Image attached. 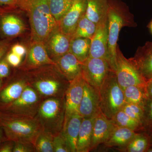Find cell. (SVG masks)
<instances>
[{
    "label": "cell",
    "instance_id": "cell-1",
    "mask_svg": "<svg viewBox=\"0 0 152 152\" xmlns=\"http://www.w3.org/2000/svg\"><path fill=\"white\" fill-rule=\"evenodd\" d=\"M108 62L115 72L120 31L124 27L135 28L137 24L129 7L122 0H108Z\"/></svg>",
    "mask_w": 152,
    "mask_h": 152
},
{
    "label": "cell",
    "instance_id": "cell-2",
    "mask_svg": "<svg viewBox=\"0 0 152 152\" xmlns=\"http://www.w3.org/2000/svg\"><path fill=\"white\" fill-rule=\"evenodd\" d=\"M16 6L28 15L33 41L45 43L58 24L52 15L48 0H18Z\"/></svg>",
    "mask_w": 152,
    "mask_h": 152
},
{
    "label": "cell",
    "instance_id": "cell-3",
    "mask_svg": "<svg viewBox=\"0 0 152 152\" xmlns=\"http://www.w3.org/2000/svg\"><path fill=\"white\" fill-rule=\"evenodd\" d=\"M0 125L8 140L33 144L42 129L34 117L0 111Z\"/></svg>",
    "mask_w": 152,
    "mask_h": 152
},
{
    "label": "cell",
    "instance_id": "cell-4",
    "mask_svg": "<svg viewBox=\"0 0 152 152\" xmlns=\"http://www.w3.org/2000/svg\"><path fill=\"white\" fill-rule=\"evenodd\" d=\"M65 115V97L50 98L42 101L34 118L42 130L55 137L62 131Z\"/></svg>",
    "mask_w": 152,
    "mask_h": 152
},
{
    "label": "cell",
    "instance_id": "cell-5",
    "mask_svg": "<svg viewBox=\"0 0 152 152\" xmlns=\"http://www.w3.org/2000/svg\"><path fill=\"white\" fill-rule=\"evenodd\" d=\"M100 108L111 119L126 103L124 91L117 81L115 72L111 71L99 90Z\"/></svg>",
    "mask_w": 152,
    "mask_h": 152
},
{
    "label": "cell",
    "instance_id": "cell-6",
    "mask_svg": "<svg viewBox=\"0 0 152 152\" xmlns=\"http://www.w3.org/2000/svg\"><path fill=\"white\" fill-rule=\"evenodd\" d=\"M39 95L43 100L50 98L65 97L69 84L62 75H38L30 80H26Z\"/></svg>",
    "mask_w": 152,
    "mask_h": 152
},
{
    "label": "cell",
    "instance_id": "cell-7",
    "mask_svg": "<svg viewBox=\"0 0 152 152\" xmlns=\"http://www.w3.org/2000/svg\"><path fill=\"white\" fill-rule=\"evenodd\" d=\"M114 72L117 81L123 90L132 86L145 87L147 80L131 60L124 56L118 45L116 48V69Z\"/></svg>",
    "mask_w": 152,
    "mask_h": 152
},
{
    "label": "cell",
    "instance_id": "cell-8",
    "mask_svg": "<svg viewBox=\"0 0 152 152\" xmlns=\"http://www.w3.org/2000/svg\"><path fill=\"white\" fill-rule=\"evenodd\" d=\"M43 100L36 90L28 86L19 98L0 111L34 117Z\"/></svg>",
    "mask_w": 152,
    "mask_h": 152
},
{
    "label": "cell",
    "instance_id": "cell-9",
    "mask_svg": "<svg viewBox=\"0 0 152 152\" xmlns=\"http://www.w3.org/2000/svg\"><path fill=\"white\" fill-rule=\"evenodd\" d=\"M111 70L108 62L104 59L88 57L82 63L83 79L98 90Z\"/></svg>",
    "mask_w": 152,
    "mask_h": 152
},
{
    "label": "cell",
    "instance_id": "cell-10",
    "mask_svg": "<svg viewBox=\"0 0 152 152\" xmlns=\"http://www.w3.org/2000/svg\"><path fill=\"white\" fill-rule=\"evenodd\" d=\"M85 82L81 75L69 82L65 95L64 122L72 116L79 114V107L83 94Z\"/></svg>",
    "mask_w": 152,
    "mask_h": 152
},
{
    "label": "cell",
    "instance_id": "cell-11",
    "mask_svg": "<svg viewBox=\"0 0 152 152\" xmlns=\"http://www.w3.org/2000/svg\"><path fill=\"white\" fill-rule=\"evenodd\" d=\"M71 39L70 36L63 32L58 24L44 43L52 59L56 61L69 52Z\"/></svg>",
    "mask_w": 152,
    "mask_h": 152
},
{
    "label": "cell",
    "instance_id": "cell-12",
    "mask_svg": "<svg viewBox=\"0 0 152 152\" xmlns=\"http://www.w3.org/2000/svg\"><path fill=\"white\" fill-rule=\"evenodd\" d=\"M87 0H76L59 22L63 33L72 37L80 19L86 12Z\"/></svg>",
    "mask_w": 152,
    "mask_h": 152
},
{
    "label": "cell",
    "instance_id": "cell-13",
    "mask_svg": "<svg viewBox=\"0 0 152 152\" xmlns=\"http://www.w3.org/2000/svg\"><path fill=\"white\" fill-rule=\"evenodd\" d=\"M116 126L100 111L94 116L91 151L107 140Z\"/></svg>",
    "mask_w": 152,
    "mask_h": 152
},
{
    "label": "cell",
    "instance_id": "cell-14",
    "mask_svg": "<svg viewBox=\"0 0 152 152\" xmlns=\"http://www.w3.org/2000/svg\"><path fill=\"white\" fill-rule=\"evenodd\" d=\"M100 111L99 90L85 82L79 115L83 118H92Z\"/></svg>",
    "mask_w": 152,
    "mask_h": 152
},
{
    "label": "cell",
    "instance_id": "cell-15",
    "mask_svg": "<svg viewBox=\"0 0 152 152\" xmlns=\"http://www.w3.org/2000/svg\"><path fill=\"white\" fill-rule=\"evenodd\" d=\"M107 20L97 25L96 30L91 39L89 57L104 59L108 62Z\"/></svg>",
    "mask_w": 152,
    "mask_h": 152
},
{
    "label": "cell",
    "instance_id": "cell-16",
    "mask_svg": "<svg viewBox=\"0 0 152 152\" xmlns=\"http://www.w3.org/2000/svg\"><path fill=\"white\" fill-rule=\"evenodd\" d=\"M26 64L31 69L56 64L49 56L44 43L33 41L28 51Z\"/></svg>",
    "mask_w": 152,
    "mask_h": 152
},
{
    "label": "cell",
    "instance_id": "cell-17",
    "mask_svg": "<svg viewBox=\"0 0 152 152\" xmlns=\"http://www.w3.org/2000/svg\"><path fill=\"white\" fill-rule=\"evenodd\" d=\"M28 86L23 79H12L4 83L0 88V110L20 96Z\"/></svg>",
    "mask_w": 152,
    "mask_h": 152
},
{
    "label": "cell",
    "instance_id": "cell-18",
    "mask_svg": "<svg viewBox=\"0 0 152 152\" xmlns=\"http://www.w3.org/2000/svg\"><path fill=\"white\" fill-rule=\"evenodd\" d=\"M147 80L152 77V42L139 47L134 56L129 58Z\"/></svg>",
    "mask_w": 152,
    "mask_h": 152
},
{
    "label": "cell",
    "instance_id": "cell-19",
    "mask_svg": "<svg viewBox=\"0 0 152 152\" xmlns=\"http://www.w3.org/2000/svg\"><path fill=\"white\" fill-rule=\"evenodd\" d=\"M55 62L60 73L69 82L81 75L82 63L69 52Z\"/></svg>",
    "mask_w": 152,
    "mask_h": 152
},
{
    "label": "cell",
    "instance_id": "cell-20",
    "mask_svg": "<svg viewBox=\"0 0 152 152\" xmlns=\"http://www.w3.org/2000/svg\"><path fill=\"white\" fill-rule=\"evenodd\" d=\"M108 0H87L85 15L97 25L107 20Z\"/></svg>",
    "mask_w": 152,
    "mask_h": 152
},
{
    "label": "cell",
    "instance_id": "cell-21",
    "mask_svg": "<svg viewBox=\"0 0 152 152\" xmlns=\"http://www.w3.org/2000/svg\"><path fill=\"white\" fill-rule=\"evenodd\" d=\"M83 119L79 114H76L64 123L61 133L69 144L72 152L77 151L78 136Z\"/></svg>",
    "mask_w": 152,
    "mask_h": 152
},
{
    "label": "cell",
    "instance_id": "cell-22",
    "mask_svg": "<svg viewBox=\"0 0 152 152\" xmlns=\"http://www.w3.org/2000/svg\"><path fill=\"white\" fill-rule=\"evenodd\" d=\"M94 118H83L78 136L76 152L91 151Z\"/></svg>",
    "mask_w": 152,
    "mask_h": 152
},
{
    "label": "cell",
    "instance_id": "cell-23",
    "mask_svg": "<svg viewBox=\"0 0 152 152\" xmlns=\"http://www.w3.org/2000/svg\"><path fill=\"white\" fill-rule=\"evenodd\" d=\"M138 133L127 128L116 126L104 144L108 148H121L126 145Z\"/></svg>",
    "mask_w": 152,
    "mask_h": 152
},
{
    "label": "cell",
    "instance_id": "cell-24",
    "mask_svg": "<svg viewBox=\"0 0 152 152\" xmlns=\"http://www.w3.org/2000/svg\"><path fill=\"white\" fill-rule=\"evenodd\" d=\"M0 26L2 32L8 37L21 34L25 29L24 23L21 19L13 14L3 16L1 18Z\"/></svg>",
    "mask_w": 152,
    "mask_h": 152
},
{
    "label": "cell",
    "instance_id": "cell-25",
    "mask_svg": "<svg viewBox=\"0 0 152 152\" xmlns=\"http://www.w3.org/2000/svg\"><path fill=\"white\" fill-rule=\"evenodd\" d=\"M91 39L76 38L71 39L69 52L83 63L89 57Z\"/></svg>",
    "mask_w": 152,
    "mask_h": 152
},
{
    "label": "cell",
    "instance_id": "cell-26",
    "mask_svg": "<svg viewBox=\"0 0 152 152\" xmlns=\"http://www.w3.org/2000/svg\"><path fill=\"white\" fill-rule=\"evenodd\" d=\"M123 91L125 102L126 103L136 104L143 108L148 99L145 87L130 86L125 88Z\"/></svg>",
    "mask_w": 152,
    "mask_h": 152
},
{
    "label": "cell",
    "instance_id": "cell-27",
    "mask_svg": "<svg viewBox=\"0 0 152 152\" xmlns=\"http://www.w3.org/2000/svg\"><path fill=\"white\" fill-rule=\"evenodd\" d=\"M149 148V136L138 133L126 145L118 150L126 152H147Z\"/></svg>",
    "mask_w": 152,
    "mask_h": 152
},
{
    "label": "cell",
    "instance_id": "cell-28",
    "mask_svg": "<svg viewBox=\"0 0 152 152\" xmlns=\"http://www.w3.org/2000/svg\"><path fill=\"white\" fill-rule=\"evenodd\" d=\"M97 25L84 15L79 21L71 39L85 38L91 39L96 30Z\"/></svg>",
    "mask_w": 152,
    "mask_h": 152
},
{
    "label": "cell",
    "instance_id": "cell-29",
    "mask_svg": "<svg viewBox=\"0 0 152 152\" xmlns=\"http://www.w3.org/2000/svg\"><path fill=\"white\" fill-rule=\"evenodd\" d=\"M117 126L127 128L138 132L141 126L138 121L132 118L122 110H120L111 119Z\"/></svg>",
    "mask_w": 152,
    "mask_h": 152
},
{
    "label": "cell",
    "instance_id": "cell-30",
    "mask_svg": "<svg viewBox=\"0 0 152 152\" xmlns=\"http://www.w3.org/2000/svg\"><path fill=\"white\" fill-rule=\"evenodd\" d=\"M52 15L58 23L66 13L73 2L69 0H48Z\"/></svg>",
    "mask_w": 152,
    "mask_h": 152
},
{
    "label": "cell",
    "instance_id": "cell-31",
    "mask_svg": "<svg viewBox=\"0 0 152 152\" xmlns=\"http://www.w3.org/2000/svg\"><path fill=\"white\" fill-rule=\"evenodd\" d=\"M54 137L42 131L38 134L34 143L36 152H54Z\"/></svg>",
    "mask_w": 152,
    "mask_h": 152
},
{
    "label": "cell",
    "instance_id": "cell-32",
    "mask_svg": "<svg viewBox=\"0 0 152 152\" xmlns=\"http://www.w3.org/2000/svg\"><path fill=\"white\" fill-rule=\"evenodd\" d=\"M143 110L140 128L137 133L150 136L152 134V100L148 99Z\"/></svg>",
    "mask_w": 152,
    "mask_h": 152
},
{
    "label": "cell",
    "instance_id": "cell-33",
    "mask_svg": "<svg viewBox=\"0 0 152 152\" xmlns=\"http://www.w3.org/2000/svg\"><path fill=\"white\" fill-rule=\"evenodd\" d=\"M121 110L132 118L138 121L141 124L144 112L143 108L141 106L136 104L126 103Z\"/></svg>",
    "mask_w": 152,
    "mask_h": 152
},
{
    "label": "cell",
    "instance_id": "cell-34",
    "mask_svg": "<svg viewBox=\"0 0 152 152\" xmlns=\"http://www.w3.org/2000/svg\"><path fill=\"white\" fill-rule=\"evenodd\" d=\"M54 152H72L69 144L61 132L53 138Z\"/></svg>",
    "mask_w": 152,
    "mask_h": 152
},
{
    "label": "cell",
    "instance_id": "cell-35",
    "mask_svg": "<svg viewBox=\"0 0 152 152\" xmlns=\"http://www.w3.org/2000/svg\"><path fill=\"white\" fill-rule=\"evenodd\" d=\"M36 152L34 145L25 142H15L13 152Z\"/></svg>",
    "mask_w": 152,
    "mask_h": 152
},
{
    "label": "cell",
    "instance_id": "cell-36",
    "mask_svg": "<svg viewBox=\"0 0 152 152\" xmlns=\"http://www.w3.org/2000/svg\"><path fill=\"white\" fill-rule=\"evenodd\" d=\"M10 66L6 57L0 60V79L2 80L9 77L10 72Z\"/></svg>",
    "mask_w": 152,
    "mask_h": 152
},
{
    "label": "cell",
    "instance_id": "cell-37",
    "mask_svg": "<svg viewBox=\"0 0 152 152\" xmlns=\"http://www.w3.org/2000/svg\"><path fill=\"white\" fill-rule=\"evenodd\" d=\"M6 58L10 65L14 67H16L20 64L22 57L11 51L7 54Z\"/></svg>",
    "mask_w": 152,
    "mask_h": 152
},
{
    "label": "cell",
    "instance_id": "cell-38",
    "mask_svg": "<svg viewBox=\"0 0 152 152\" xmlns=\"http://www.w3.org/2000/svg\"><path fill=\"white\" fill-rule=\"evenodd\" d=\"M15 142L7 140L0 143V152H12L13 151Z\"/></svg>",
    "mask_w": 152,
    "mask_h": 152
},
{
    "label": "cell",
    "instance_id": "cell-39",
    "mask_svg": "<svg viewBox=\"0 0 152 152\" xmlns=\"http://www.w3.org/2000/svg\"><path fill=\"white\" fill-rule=\"evenodd\" d=\"M11 51L23 58L26 53L27 51L26 48L23 45L16 44L12 47Z\"/></svg>",
    "mask_w": 152,
    "mask_h": 152
},
{
    "label": "cell",
    "instance_id": "cell-40",
    "mask_svg": "<svg viewBox=\"0 0 152 152\" xmlns=\"http://www.w3.org/2000/svg\"><path fill=\"white\" fill-rule=\"evenodd\" d=\"M9 46V44L6 42H0V60L2 58L7 51Z\"/></svg>",
    "mask_w": 152,
    "mask_h": 152
},
{
    "label": "cell",
    "instance_id": "cell-41",
    "mask_svg": "<svg viewBox=\"0 0 152 152\" xmlns=\"http://www.w3.org/2000/svg\"><path fill=\"white\" fill-rule=\"evenodd\" d=\"M148 98L152 100V80H147L146 84L145 87Z\"/></svg>",
    "mask_w": 152,
    "mask_h": 152
},
{
    "label": "cell",
    "instance_id": "cell-42",
    "mask_svg": "<svg viewBox=\"0 0 152 152\" xmlns=\"http://www.w3.org/2000/svg\"><path fill=\"white\" fill-rule=\"evenodd\" d=\"M16 3L15 0H0V6L14 7L16 6Z\"/></svg>",
    "mask_w": 152,
    "mask_h": 152
},
{
    "label": "cell",
    "instance_id": "cell-43",
    "mask_svg": "<svg viewBox=\"0 0 152 152\" xmlns=\"http://www.w3.org/2000/svg\"><path fill=\"white\" fill-rule=\"evenodd\" d=\"M8 140L7 137H6L4 132L1 126L0 125V143L2 142Z\"/></svg>",
    "mask_w": 152,
    "mask_h": 152
},
{
    "label": "cell",
    "instance_id": "cell-44",
    "mask_svg": "<svg viewBox=\"0 0 152 152\" xmlns=\"http://www.w3.org/2000/svg\"><path fill=\"white\" fill-rule=\"evenodd\" d=\"M148 28L150 32H151V33L152 34V20H151V21L150 22L148 25Z\"/></svg>",
    "mask_w": 152,
    "mask_h": 152
},
{
    "label": "cell",
    "instance_id": "cell-45",
    "mask_svg": "<svg viewBox=\"0 0 152 152\" xmlns=\"http://www.w3.org/2000/svg\"><path fill=\"white\" fill-rule=\"evenodd\" d=\"M150 147H152V134L149 136Z\"/></svg>",
    "mask_w": 152,
    "mask_h": 152
},
{
    "label": "cell",
    "instance_id": "cell-46",
    "mask_svg": "<svg viewBox=\"0 0 152 152\" xmlns=\"http://www.w3.org/2000/svg\"><path fill=\"white\" fill-rule=\"evenodd\" d=\"M3 83V81L2 80H1V79H0V88H1V87L2 86Z\"/></svg>",
    "mask_w": 152,
    "mask_h": 152
},
{
    "label": "cell",
    "instance_id": "cell-47",
    "mask_svg": "<svg viewBox=\"0 0 152 152\" xmlns=\"http://www.w3.org/2000/svg\"><path fill=\"white\" fill-rule=\"evenodd\" d=\"M69 1H70L72 2L73 3L75 1H76V0H69Z\"/></svg>",
    "mask_w": 152,
    "mask_h": 152
},
{
    "label": "cell",
    "instance_id": "cell-48",
    "mask_svg": "<svg viewBox=\"0 0 152 152\" xmlns=\"http://www.w3.org/2000/svg\"><path fill=\"white\" fill-rule=\"evenodd\" d=\"M149 80H152V77L151 78L149 79Z\"/></svg>",
    "mask_w": 152,
    "mask_h": 152
},
{
    "label": "cell",
    "instance_id": "cell-49",
    "mask_svg": "<svg viewBox=\"0 0 152 152\" xmlns=\"http://www.w3.org/2000/svg\"><path fill=\"white\" fill-rule=\"evenodd\" d=\"M15 1H18V0H15Z\"/></svg>",
    "mask_w": 152,
    "mask_h": 152
}]
</instances>
